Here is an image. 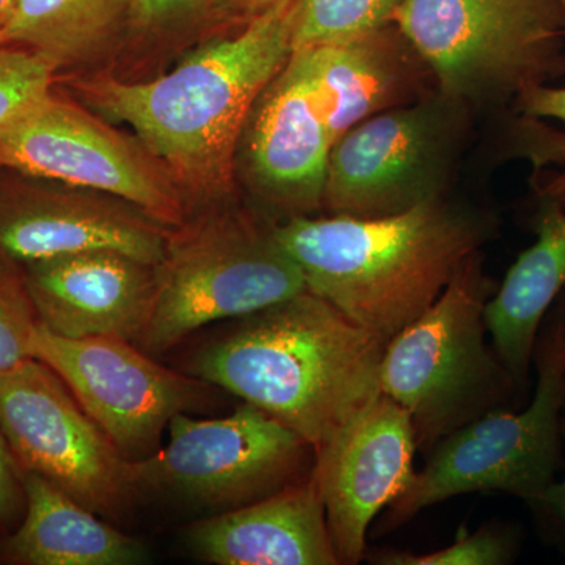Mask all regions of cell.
Masks as SVG:
<instances>
[{"label": "cell", "instance_id": "1", "mask_svg": "<svg viewBox=\"0 0 565 565\" xmlns=\"http://www.w3.org/2000/svg\"><path fill=\"white\" fill-rule=\"evenodd\" d=\"M388 341L303 289L232 319L196 348L184 373L255 405L322 448L381 394Z\"/></svg>", "mask_w": 565, "mask_h": 565}, {"label": "cell", "instance_id": "2", "mask_svg": "<svg viewBox=\"0 0 565 565\" xmlns=\"http://www.w3.org/2000/svg\"><path fill=\"white\" fill-rule=\"evenodd\" d=\"M497 233L492 212L449 195L388 217L305 215L275 225L307 289L386 341L429 310Z\"/></svg>", "mask_w": 565, "mask_h": 565}, {"label": "cell", "instance_id": "3", "mask_svg": "<svg viewBox=\"0 0 565 565\" xmlns=\"http://www.w3.org/2000/svg\"><path fill=\"white\" fill-rule=\"evenodd\" d=\"M292 2L193 52L150 82L84 85L96 109L131 126L152 158L189 188L222 192L253 106L292 54Z\"/></svg>", "mask_w": 565, "mask_h": 565}, {"label": "cell", "instance_id": "4", "mask_svg": "<svg viewBox=\"0 0 565 565\" xmlns=\"http://www.w3.org/2000/svg\"><path fill=\"white\" fill-rule=\"evenodd\" d=\"M497 288L482 252L473 253L433 307L386 344L381 392L407 411L424 452L516 388L487 344L486 307Z\"/></svg>", "mask_w": 565, "mask_h": 565}, {"label": "cell", "instance_id": "5", "mask_svg": "<svg viewBox=\"0 0 565 565\" xmlns=\"http://www.w3.org/2000/svg\"><path fill=\"white\" fill-rule=\"evenodd\" d=\"M392 22L437 90L473 114L514 109L520 93L565 74L561 0H404Z\"/></svg>", "mask_w": 565, "mask_h": 565}, {"label": "cell", "instance_id": "6", "mask_svg": "<svg viewBox=\"0 0 565 565\" xmlns=\"http://www.w3.org/2000/svg\"><path fill=\"white\" fill-rule=\"evenodd\" d=\"M307 289L275 225L221 212L167 237L150 315L136 340L162 355L203 327L232 321Z\"/></svg>", "mask_w": 565, "mask_h": 565}, {"label": "cell", "instance_id": "7", "mask_svg": "<svg viewBox=\"0 0 565 565\" xmlns=\"http://www.w3.org/2000/svg\"><path fill=\"white\" fill-rule=\"evenodd\" d=\"M533 363L537 384L525 411L493 408L441 438L407 489L386 508V530L467 493L503 492L541 508L555 484L564 448L563 355L546 318Z\"/></svg>", "mask_w": 565, "mask_h": 565}, {"label": "cell", "instance_id": "8", "mask_svg": "<svg viewBox=\"0 0 565 565\" xmlns=\"http://www.w3.org/2000/svg\"><path fill=\"white\" fill-rule=\"evenodd\" d=\"M167 434L154 455L128 462L132 492L203 516L255 503L313 470V446L248 403L222 418L177 415Z\"/></svg>", "mask_w": 565, "mask_h": 565}, {"label": "cell", "instance_id": "9", "mask_svg": "<svg viewBox=\"0 0 565 565\" xmlns=\"http://www.w3.org/2000/svg\"><path fill=\"white\" fill-rule=\"evenodd\" d=\"M471 117L473 110L437 90L360 122L330 151L322 207L379 218L449 195Z\"/></svg>", "mask_w": 565, "mask_h": 565}, {"label": "cell", "instance_id": "10", "mask_svg": "<svg viewBox=\"0 0 565 565\" xmlns=\"http://www.w3.org/2000/svg\"><path fill=\"white\" fill-rule=\"evenodd\" d=\"M32 356L65 382L128 462L154 455L174 416L214 407L222 392L117 337L73 340L39 326Z\"/></svg>", "mask_w": 565, "mask_h": 565}, {"label": "cell", "instance_id": "11", "mask_svg": "<svg viewBox=\"0 0 565 565\" xmlns=\"http://www.w3.org/2000/svg\"><path fill=\"white\" fill-rule=\"evenodd\" d=\"M0 429L22 473L41 476L103 519L120 520L136 503L128 460L40 360L0 374Z\"/></svg>", "mask_w": 565, "mask_h": 565}, {"label": "cell", "instance_id": "12", "mask_svg": "<svg viewBox=\"0 0 565 565\" xmlns=\"http://www.w3.org/2000/svg\"><path fill=\"white\" fill-rule=\"evenodd\" d=\"M0 162L29 177L115 196L163 226L181 223L180 196L154 159L52 93L0 129Z\"/></svg>", "mask_w": 565, "mask_h": 565}, {"label": "cell", "instance_id": "13", "mask_svg": "<svg viewBox=\"0 0 565 565\" xmlns=\"http://www.w3.org/2000/svg\"><path fill=\"white\" fill-rule=\"evenodd\" d=\"M416 449L407 411L381 393L316 451L311 473L340 564L364 559L367 530L407 489Z\"/></svg>", "mask_w": 565, "mask_h": 565}, {"label": "cell", "instance_id": "14", "mask_svg": "<svg viewBox=\"0 0 565 565\" xmlns=\"http://www.w3.org/2000/svg\"><path fill=\"white\" fill-rule=\"evenodd\" d=\"M169 233L132 204L85 189L11 185L0 191V255L25 264L117 252L158 266Z\"/></svg>", "mask_w": 565, "mask_h": 565}, {"label": "cell", "instance_id": "15", "mask_svg": "<svg viewBox=\"0 0 565 565\" xmlns=\"http://www.w3.org/2000/svg\"><path fill=\"white\" fill-rule=\"evenodd\" d=\"M245 166L256 193L288 218L322 207L333 140L305 50L292 51L253 106L245 125Z\"/></svg>", "mask_w": 565, "mask_h": 565}, {"label": "cell", "instance_id": "16", "mask_svg": "<svg viewBox=\"0 0 565 565\" xmlns=\"http://www.w3.org/2000/svg\"><path fill=\"white\" fill-rule=\"evenodd\" d=\"M41 327L63 338L136 343L150 315L156 266L117 252H85L22 266Z\"/></svg>", "mask_w": 565, "mask_h": 565}, {"label": "cell", "instance_id": "17", "mask_svg": "<svg viewBox=\"0 0 565 565\" xmlns=\"http://www.w3.org/2000/svg\"><path fill=\"white\" fill-rule=\"evenodd\" d=\"M305 51L333 145L367 118L437 92L433 71L394 22Z\"/></svg>", "mask_w": 565, "mask_h": 565}, {"label": "cell", "instance_id": "18", "mask_svg": "<svg viewBox=\"0 0 565 565\" xmlns=\"http://www.w3.org/2000/svg\"><path fill=\"white\" fill-rule=\"evenodd\" d=\"M196 559L215 565H338L313 473L185 531Z\"/></svg>", "mask_w": 565, "mask_h": 565}, {"label": "cell", "instance_id": "19", "mask_svg": "<svg viewBox=\"0 0 565 565\" xmlns=\"http://www.w3.org/2000/svg\"><path fill=\"white\" fill-rule=\"evenodd\" d=\"M535 243L512 264L486 307L494 352L519 388L530 381L535 341L545 316L565 288V210L541 199Z\"/></svg>", "mask_w": 565, "mask_h": 565}, {"label": "cell", "instance_id": "20", "mask_svg": "<svg viewBox=\"0 0 565 565\" xmlns=\"http://www.w3.org/2000/svg\"><path fill=\"white\" fill-rule=\"evenodd\" d=\"M25 509L3 544L20 565H136L147 546L39 475L24 473Z\"/></svg>", "mask_w": 565, "mask_h": 565}, {"label": "cell", "instance_id": "21", "mask_svg": "<svg viewBox=\"0 0 565 565\" xmlns=\"http://www.w3.org/2000/svg\"><path fill=\"white\" fill-rule=\"evenodd\" d=\"M132 0H18L0 46L39 52L55 66L85 61L117 28Z\"/></svg>", "mask_w": 565, "mask_h": 565}, {"label": "cell", "instance_id": "22", "mask_svg": "<svg viewBox=\"0 0 565 565\" xmlns=\"http://www.w3.org/2000/svg\"><path fill=\"white\" fill-rule=\"evenodd\" d=\"M404 0H294L292 51L337 43L392 22Z\"/></svg>", "mask_w": 565, "mask_h": 565}, {"label": "cell", "instance_id": "23", "mask_svg": "<svg viewBox=\"0 0 565 565\" xmlns=\"http://www.w3.org/2000/svg\"><path fill=\"white\" fill-rule=\"evenodd\" d=\"M39 316L20 264L0 255V374L32 356Z\"/></svg>", "mask_w": 565, "mask_h": 565}, {"label": "cell", "instance_id": "24", "mask_svg": "<svg viewBox=\"0 0 565 565\" xmlns=\"http://www.w3.org/2000/svg\"><path fill=\"white\" fill-rule=\"evenodd\" d=\"M516 534L503 526H484L475 533L457 534L451 545L437 552H384L373 556L382 565H504L516 552Z\"/></svg>", "mask_w": 565, "mask_h": 565}, {"label": "cell", "instance_id": "25", "mask_svg": "<svg viewBox=\"0 0 565 565\" xmlns=\"http://www.w3.org/2000/svg\"><path fill=\"white\" fill-rule=\"evenodd\" d=\"M55 71L39 52L0 46V129L50 95Z\"/></svg>", "mask_w": 565, "mask_h": 565}, {"label": "cell", "instance_id": "26", "mask_svg": "<svg viewBox=\"0 0 565 565\" xmlns=\"http://www.w3.org/2000/svg\"><path fill=\"white\" fill-rule=\"evenodd\" d=\"M514 110L526 117L539 120L552 118L565 125V87L544 84L526 88L515 99ZM539 199L552 200L565 210V166L563 173L557 174L555 180L541 185Z\"/></svg>", "mask_w": 565, "mask_h": 565}, {"label": "cell", "instance_id": "27", "mask_svg": "<svg viewBox=\"0 0 565 565\" xmlns=\"http://www.w3.org/2000/svg\"><path fill=\"white\" fill-rule=\"evenodd\" d=\"M24 509V473L0 429V530H14L20 525Z\"/></svg>", "mask_w": 565, "mask_h": 565}, {"label": "cell", "instance_id": "28", "mask_svg": "<svg viewBox=\"0 0 565 565\" xmlns=\"http://www.w3.org/2000/svg\"><path fill=\"white\" fill-rule=\"evenodd\" d=\"M199 0H132L131 13L143 24H161L191 9Z\"/></svg>", "mask_w": 565, "mask_h": 565}, {"label": "cell", "instance_id": "29", "mask_svg": "<svg viewBox=\"0 0 565 565\" xmlns=\"http://www.w3.org/2000/svg\"><path fill=\"white\" fill-rule=\"evenodd\" d=\"M225 6L234 13L241 14L248 22L263 17L267 11L277 9V7L285 6V3L292 2V0H223Z\"/></svg>", "mask_w": 565, "mask_h": 565}, {"label": "cell", "instance_id": "30", "mask_svg": "<svg viewBox=\"0 0 565 565\" xmlns=\"http://www.w3.org/2000/svg\"><path fill=\"white\" fill-rule=\"evenodd\" d=\"M546 321L552 323L555 330L557 341H559L561 355H563V411L565 416V288L561 291L559 296L550 308L548 315L545 316Z\"/></svg>", "mask_w": 565, "mask_h": 565}, {"label": "cell", "instance_id": "31", "mask_svg": "<svg viewBox=\"0 0 565 565\" xmlns=\"http://www.w3.org/2000/svg\"><path fill=\"white\" fill-rule=\"evenodd\" d=\"M563 440L565 449V416L563 419ZM541 508L548 509L559 520L561 525L565 527V475L561 481H555V484L550 487Z\"/></svg>", "mask_w": 565, "mask_h": 565}, {"label": "cell", "instance_id": "32", "mask_svg": "<svg viewBox=\"0 0 565 565\" xmlns=\"http://www.w3.org/2000/svg\"><path fill=\"white\" fill-rule=\"evenodd\" d=\"M17 2L18 0H0V35H2L6 25L9 24Z\"/></svg>", "mask_w": 565, "mask_h": 565}, {"label": "cell", "instance_id": "33", "mask_svg": "<svg viewBox=\"0 0 565 565\" xmlns=\"http://www.w3.org/2000/svg\"><path fill=\"white\" fill-rule=\"evenodd\" d=\"M561 3H563L564 11H565V0H561Z\"/></svg>", "mask_w": 565, "mask_h": 565}, {"label": "cell", "instance_id": "34", "mask_svg": "<svg viewBox=\"0 0 565 565\" xmlns=\"http://www.w3.org/2000/svg\"><path fill=\"white\" fill-rule=\"evenodd\" d=\"M2 167H3V166H2V162H0V169H2Z\"/></svg>", "mask_w": 565, "mask_h": 565}]
</instances>
